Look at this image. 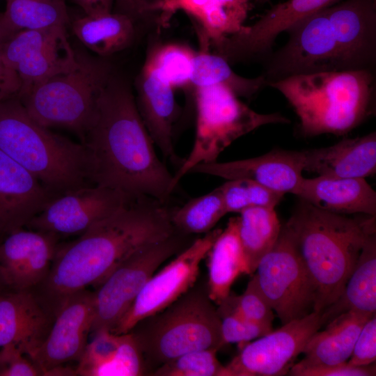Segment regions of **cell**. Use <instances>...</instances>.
Segmentation results:
<instances>
[{
    "label": "cell",
    "instance_id": "cell-1",
    "mask_svg": "<svg viewBox=\"0 0 376 376\" xmlns=\"http://www.w3.org/2000/svg\"><path fill=\"white\" fill-rule=\"evenodd\" d=\"M171 211L152 198L130 201L75 240L59 243L48 275L31 290L54 316L65 297L98 286L130 255L175 233Z\"/></svg>",
    "mask_w": 376,
    "mask_h": 376
},
{
    "label": "cell",
    "instance_id": "cell-2",
    "mask_svg": "<svg viewBox=\"0 0 376 376\" xmlns=\"http://www.w3.org/2000/svg\"><path fill=\"white\" fill-rule=\"evenodd\" d=\"M81 143L88 153L93 185L165 203L175 189L173 175L155 152L130 86L115 72L100 94Z\"/></svg>",
    "mask_w": 376,
    "mask_h": 376
},
{
    "label": "cell",
    "instance_id": "cell-3",
    "mask_svg": "<svg viewBox=\"0 0 376 376\" xmlns=\"http://www.w3.org/2000/svg\"><path fill=\"white\" fill-rule=\"evenodd\" d=\"M288 40L262 63L268 84L319 72L376 66V0H344L299 21Z\"/></svg>",
    "mask_w": 376,
    "mask_h": 376
},
{
    "label": "cell",
    "instance_id": "cell-4",
    "mask_svg": "<svg viewBox=\"0 0 376 376\" xmlns=\"http://www.w3.org/2000/svg\"><path fill=\"white\" fill-rule=\"evenodd\" d=\"M285 225L313 287V311L322 313L338 299L365 242L376 233L375 216L351 217L300 200Z\"/></svg>",
    "mask_w": 376,
    "mask_h": 376
},
{
    "label": "cell",
    "instance_id": "cell-5",
    "mask_svg": "<svg viewBox=\"0 0 376 376\" xmlns=\"http://www.w3.org/2000/svg\"><path fill=\"white\" fill-rule=\"evenodd\" d=\"M375 71L350 70L298 74L270 82L288 100L306 136L343 135L373 113Z\"/></svg>",
    "mask_w": 376,
    "mask_h": 376
},
{
    "label": "cell",
    "instance_id": "cell-6",
    "mask_svg": "<svg viewBox=\"0 0 376 376\" xmlns=\"http://www.w3.org/2000/svg\"><path fill=\"white\" fill-rule=\"evenodd\" d=\"M0 150L57 194L93 185L85 146L40 125L17 97L0 102Z\"/></svg>",
    "mask_w": 376,
    "mask_h": 376
},
{
    "label": "cell",
    "instance_id": "cell-7",
    "mask_svg": "<svg viewBox=\"0 0 376 376\" xmlns=\"http://www.w3.org/2000/svg\"><path fill=\"white\" fill-rule=\"evenodd\" d=\"M76 52L77 64L73 69L17 97L40 125L68 129L81 140L93 122L100 94L114 70L107 58Z\"/></svg>",
    "mask_w": 376,
    "mask_h": 376
},
{
    "label": "cell",
    "instance_id": "cell-8",
    "mask_svg": "<svg viewBox=\"0 0 376 376\" xmlns=\"http://www.w3.org/2000/svg\"><path fill=\"white\" fill-rule=\"evenodd\" d=\"M192 288L164 310L139 321L130 331L146 366L159 367L191 351L219 350L224 346L214 303L207 290Z\"/></svg>",
    "mask_w": 376,
    "mask_h": 376
},
{
    "label": "cell",
    "instance_id": "cell-9",
    "mask_svg": "<svg viewBox=\"0 0 376 376\" xmlns=\"http://www.w3.org/2000/svg\"><path fill=\"white\" fill-rule=\"evenodd\" d=\"M196 106L195 139L189 155L173 175L175 188L192 168L217 161L220 153L242 136L265 125L290 123L279 113L253 111L222 84L196 88Z\"/></svg>",
    "mask_w": 376,
    "mask_h": 376
},
{
    "label": "cell",
    "instance_id": "cell-10",
    "mask_svg": "<svg viewBox=\"0 0 376 376\" xmlns=\"http://www.w3.org/2000/svg\"><path fill=\"white\" fill-rule=\"evenodd\" d=\"M184 233L170 237L136 251L118 265L97 286L94 294V319L91 333L111 331L130 308L157 268L182 249Z\"/></svg>",
    "mask_w": 376,
    "mask_h": 376
},
{
    "label": "cell",
    "instance_id": "cell-11",
    "mask_svg": "<svg viewBox=\"0 0 376 376\" xmlns=\"http://www.w3.org/2000/svg\"><path fill=\"white\" fill-rule=\"evenodd\" d=\"M255 274L282 324L313 311V287L285 224L273 247L260 260Z\"/></svg>",
    "mask_w": 376,
    "mask_h": 376
},
{
    "label": "cell",
    "instance_id": "cell-12",
    "mask_svg": "<svg viewBox=\"0 0 376 376\" xmlns=\"http://www.w3.org/2000/svg\"><path fill=\"white\" fill-rule=\"evenodd\" d=\"M0 57L19 76L18 97L58 74L73 69L77 55L65 26L21 31L0 44Z\"/></svg>",
    "mask_w": 376,
    "mask_h": 376
},
{
    "label": "cell",
    "instance_id": "cell-13",
    "mask_svg": "<svg viewBox=\"0 0 376 376\" xmlns=\"http://www.w3.org/2000/svg\"><path fill=\"white\" fill-rule=\"evenodd\" d=\"M222 229H212L183 249L169 263L154 274L111 332H130L141 320L160 312L191 289L207 256Z\"/></svg>",
    "mask_w": 376,
    "mask_h": 376
},
{
    "label": "cell",
    "instance_id": "cell-14",
    "mask_svg": "<svg viewBox=\"0 0 376 376\" xmlns=\"http://www.w3.org/2000/svg\"><path fill=\"white\" fill-rule=\"evenodd\" d=\"M325 324L312 311L251 340L226 366L228 376H280L289 373L309 338Z\"/></svg>",
    "mask_w": 376,
    "mask_h": 376
},
{
    "label": "cell",
    "instance_id": "cell-15",
    "mask_svg": "<svg viewBox=\"0 0 376 376\" xmlns=\"http://www.w3.org/2000/svg\"><path fill=\"white\" fill-rule=\"evenodd\" d=\"M340 0H288L272 6L256 22L211 42L228 63H263L279 34L311 15Z\"/></svg>",
    "mask_w": 376,
    "mask_h": 376
},
{
    "label": "cell",
    "instance_id": "cell-16",
    "mask_svg": "<svg viewBox=\"0 0 376 376\" xmlns=\"http://www.w3.org/2000/svg\"><path fill=\"white\" fill-rule=\"evenodd\" d=\"M133 199L118 190L99 185L77 187L53 198L26 228L59 237L80 235Z\"/></svg>",
    "mask_w": 376,
    "mask_h": 376
},
{
    "label": "cell",
    "instance_id": "cell-17",
    "mask_svg": "<svg viewBox=\"0 0 376 376\" xmlns=\"http://www.w3.org/2000/svg\"><path fill=\"white\" fill-rule=\"evenodd\" d=\"M94 313V294L87 289L62 301L47 338L29 358L41 375L53 367L79 361L88 343Z\"/></svg>",
    "mask_w": 376,
    "mask_h": 376
},
{
    "label": "cell",
    "instance_id": "cell-18",
    "mask_svg": "<svg viewBox=\"0 0 376 376\" xmlns=\"http://www.w3.org/2000/svg\"><path fill=\"white\" fill-rule=\"evenodd\" d=\"M60 237L24 228L0 242V271L10 290H32L46 279Z\"/></svg>",
    "mask_w": 376,
    "mask_h": 376
},
{
    "label": "cell",
    "instance_id": "cell-19",
    "mask_svg": "<svg viewBox=\"0 0 376 376\" xmlns=\"http://www.w3.org/2000/svg\"><path fill=\"white\" fill-rule=\"evenodd\" d=\"M304 150H272L253 158L195 166L190 173L226 180L247 179L285 194H292L304 177Z\"/></svg>",
    "mask_w": 376,
    "mask_h": 376
},
{
    "label": "cell",
    "instance_id": "cell-20",
    "mask_svg": "<svg viewBox=\"0 0 376 376\" xmlns=\"http://www.w3.org/2000/svg\"><path fill=\"white\" fill-rule=\"evenodd\" d=\"M58 195L0 150V242L26 228Z\"/></svg>",
    "mask_w": 376,
    "mask_h": 376
},
{
    "label": "cell",
    "instance_id": "cell-21",
    "mask_svg": "<svg viewBox=\"0 0 376 376\" xmlns=\"http://www.w3.org/2000/svg\"><path fill=\"white\" fill-rule=\"evenodd\" d=\"M54 316L31 290L0 295V348L13 345L29 358L47 338Z\"/></svg>",
    "mask_w": 376,
    "mask_h": 376
},
{
    "label": "cell",
    "instance_id": "cell-22",
    "mask_svg": "<svg viewBox=\"0 0 376 376\" xmlns=\"http://www.w3.org/2000/svg\"><path fill=\"white\" fill-rule=\"evenodd\" d=\"M135 87L136 107L152 140L165 158L180 166L183 160L175 153L173 141L178 110L173 88L146 61Z\"/></svg>",
    "mask_w": 376,
    "mask_h": 376
},
{
    "label": "cell",
    "instance_id": "cell-23",
    "mask_svg": "<svg viewBox=\"0 0 376 376\" xmlns=\"http://www.w3.org/2000/svg\"><path fill=\"white\" fill-rule=\"evenodd\" d=\"M292 194L330 212L376 215V192L365 178L303 177Z\"/></svg>",
    "mask_w": 376,
    "mask_h": 376
},
{
    "label": "cell",
    "instance_id": "cell-24",
    "mask_svg": "<svg viewBox=\"0 0 376 376\" xmlns=\"http://www.w3.org/2000/svg\"><path fill=\"white\" fill-rule=\"evenodd\" d=\"M304 171L318 175L365 178L376 171V133L304 150Z\"/></svg>",
    "mask_w": 376,
    "mask_h": 376
},
{
    "label": "cell",
    "instance_id": "cell-25",
    "mask_svg": "<svg viewBox=\"0 0 376 376\" xmlns=\"http://www.w3.org/2000/svg\"><path fill=\"white\" fill-rule=\"evenodd\" d=\"M375 314L348 311L329 321L316 331L305 345L303 359L294 366L305 367L347 362L365 322Z\"/></svg>",
    "mask_w": 376,
    "mask_h": 376
},
{
    "label": "cell",
    "instance_id": "cell-26",
    "mask_svg": "<svg viewBox=\"0 0 376 376\" xmlns=\"http://www.w3.org/2000/svg\"><path fill=\"white\" fill-rule=\"evenodd\" d=\"M207 292L219 305L230 293L231 286L241 274H249L246 260L239 238L237 217H231L221 230L209 252Z\"/></svg>",
    "mask_w": 376,
    "mask_h": 376
},
{
    "label": "cell",
    "instance_id": "cell-27",
    "mask_svg": "<svg viewBox=\"0 0 376 376\" xmlns=\"http://www.w3.org/2000/svg\"><path fill=\"white\" fill-rule=\"evenodd\" d=\"M348 311L375 314L376 233L365 242L338 299L322 312L325 324Z\"/></svg>",
    "mask_w": 376,
    "mask_h": 376
},
{
    "label": "cell",
    "instance_id": "cell-28",
    "mask_svg": "<svg viewBox=\"0 0 376 376\" xmlns=\"http://www.w3.org/2000/svg\"><path fill=\"white\" fill-rule=\"evenodd\" d=\"M137 25L127 16L111 12L75 19L72 31L78 40L97 56L107 58L130 47Z\"/></svg>",
    "mask_w": 376,
    "mask_h": 376
},
{
    "label": "cell",
    "instance_id": "cell-29",
    "mask_svg": "<svg viewBox=\"0 0 376 376\" xmlns=\"http://www.w3.org/2000/svg\"><path fill=\"white\" fill-rule=\"evenodd\" d=\"M0 18V44L26 29L70 24L65 0H6Z\"/></svg>",
    "mask_w": 376,
    "mask_h": 376
},
{
    "label": "cell",
    "instance_id": "cell-30",
    "mask_svg": "<svg viewBox=\"0 0 376 376\" xmlns=\"http://www.w3.org/2000/svg\"><path fill=\"white\" fill-rule=\"evenodd\" d=\"M239 214L238 235L249 274H253L260 260L276 243L281 225L275 208L252 207Z\"/></svg>",
    "mask_w": 376,
    "mask_h": 376
},
{
    "label": "cell",
    "instance_id": "cell-31",
    "mask_svg": "<svg viewBox=\"0 0 376 376\" xmlns=\"http://www.w3.org/2000/svg\"><path fill=\"white\" fill-rule=\"evenodd\" d=\"M191 84L196 88L222 84L231 89L237 96L251 98L267 83L263 75L246 78L236 74L228 62L221 56L204 49L194 57Z\"/></svg>",
    "mask_w": 376,
    "mask_h": 376
},
{
    "label": "cell",
    "instance_id": "cell-32",
    "mask_svg": "<svg viewBox=\"0 0 376 376\" xmlns=\"http://www.w3.org/2000/svg\"><path fill=\"white\" fill-rule=\"evenodd\" d=\"M226 214L219 187L171 211L175 228L184 234L207 233Z\"/></svg>",
    "mask_w": 376,
    "mask_h": 376
},
{
    "label": "cell",
    "instance_id": "cell-33",
    "mask_svg": "<svg viewBox=\"0 0 376 376\" xmlns=\"http://www.w3.org/2000/svg\"><path fill=\"white\" fill-rule=\"evenodd\" d=\"M227 213H240L252 207H275L284 194L247 179H233L219 187Z\"/></svg>",
    "mask_w": 376,
    "mask_h": 376
},
{
    "label": "cell",
    "instance_id": "cell-34",
    "mask_svg": "<svg viewBox=\"0 0 376 376\" xmlns=\"http://www.w3.org/2000/svg\"><path fill=\"white\" fill-rule=\"evenodd\" d=\"M196 52L180 44L159 47L146 59L172 87L191 84Z\"/></svg>",
    "mask_w": 376,
    "mask_h": 376
},
{
    "label": "cell",
    "instance_id": "cell-35",
    "mask_svg": "<svg viewBox=\"0 0 376 376\" xmlns=\"http://www.w3.org/2000/svg\"><path fill=\"white\" fill-rule=\"evenodd\" d=\"M214 348L191 351L162 364L156 376H228L225 366L217 359Z\"/></svg>",
    "mask_w": 376,
    "mask_h": 376
},
{
    "label": "cell",
    "instance_id": "cell-36",
    "mask_svg": "<svg viewBox=\"0 0 376 376\" xmlns=\"http://www.w3.org/2000/svg\"><path fill=\"white\" fill-rule=\"evenodd\" d=\"M217 306L224 345L237 343L242 347L273 330L272 326L254 322L242 316L228 297Z\"/></svg>",
    "mask_w": 376,
    "mask_h": 376
},
{
    "label": "cell",
    "instance_id": "cell-37",
    "mask_svg": "<svg viewBox=\"0 0 376 376\" xmlns=\"http://www.w3.org/2000/svg\"><path fill=\"white\" fill-rule=\"evenodd\" d=\"M146 365L132 334H121L113 357L95 369L92 376H139L145 374Z\"/></svg>",
    "mask_w": 376,
    "mask_h": 376
},
{
    "label": "cell",
    "instance_id": "cell-38",
    "mask_svg": "<svg viewBox=\"0 0 376 376\" xmlns=\"http://www.w3.org/2000/svg\"><path fill=\"white\" fill-rule=\"evenodd\" d=\"M235 310L254 322L272 326L274 311L262 292L254 274L244 292L227 297Z\"/></svg>",
    "mask_w": 376,
    "mask_h": 376
},
{
    "label": "cell",
    "instance_id": "cell-39",
    "mask_svg": "<svg viewBox=\"0 0 376 376\" xmlns=\"http://www.w3.org/2000/svg\"><path fill=\"white\" fill-rule=\"evenodd\" d=\"M93 334V340L87 343L77 361L75 368L77 375L92 376L95 369L113 357L121 339V334H114L109 330H100Z\"/></svg>",
    "mask_w": 376,
    "mask_h": 376
},
{
    "label": "cell",
    "instance_id": "cell-40",
    "mask_svg": "<svg viewBox=\"0 0 376 376\" xmlns=\"http://www.w3.org/2000/svg\"><path fill=\"white\" fill-rule=\"evenodd\" d=\"M163 0H115L113 11L129 17L136 25L163 17Z\"/></svg>",
    "mask_w": 376,
    "mask_h": 376
},
{
    "label": "cell",
    "instance_id": "cell-41",
    "mask_svg": "<svg viewBox=\"0 0 376 376\" xmlns=\"http://www.w3.org/2000/svg\"><path fill=\"white\" fill-rule=\"evenodd\" d=\"M375 365L353 366L347 362L332 365H316L305 367L292 366L288 374L292 376H373Z\"/></svg>",
    "mask_w": 376,
    "mask_h": 376
},
{
    "label": "cell",
    "instance_id": "cell-42",
    "mask_svg": "<svg viewBox=\"0 0 376 376\" xmlns=\"http://www.w3.org/2000/svg\"><path fill=\"white\" fill-rule=\"evenodd\" d=\"M376 360V318L370 317L362 327L354 343L347 363L353 366H368Z\"/></svg>",
    "mask_w": 376,
    "mask_h": 376
},
{
    "label": "cell",
    "instance_id": "cell-43",
    "mask_svg": "<svg viewBox=\"0 0 376 376\" xmlns=\"http://www.w3.org/2000/svg\"><path fill=\"white\" fill-rule=\"evenodd\" d=\"M16 346L0 348V376H38L40 371Z\"/></svg>",
    "mask_w": 376,
    "mask_h": 376
},
{
    "label": "cell",
    "instance_id": "cell-44",
    "mask_svg": "<svg viewBox=\"0 0 376 376\" xmlns=\"http://www.w3.org/2000/svg\"><path fill=\"white\" fill-rule=\"evenodd\" d=\"M21 81L17 72L0 57V102L17 97Z\"/></svg>",
    "mask_w": 376,
    "mask_h": 376
},
{
    "label": "cell",
    "instance_id": "cell-45",
    "mask_svg": "<svg viewBox=\"0 0 376 376\" xmlns=\"http://www.w3.org/2000/svg\"><path fill=\"white\" fill-rule=\"evenodd\" d=\"M86 15L95 16L113 12L115 0H72Z\"/></svg>",
    "mask_w": 376,
    "mask_h": 376
},
{
    "label": "cell",
    "instance_id": "cell-46",
    "mask_svg": "<svg viewBox=\"0 0 376 376\" xmlns=\"http://www.w3.org/2000/svg\"><path fill=\"white\" fill-rule=\"evenodd\" d=\"M47 376H75L77 375L76 368L73 369L64 364L53 367L44 373Z\"/></svg>",
    "mask_w": 376,
    "mask_h": 376
},
{
    "label": "cell",
    "instance_id": "cell-47",
    "mask_svg": "<svg viewBox=\"0 0 376 376\" xmlns=\"http://www.w3.org/2000/svg\"><path fill=\"white\" fill-rule=\"evenodd\" d=\"M8 290H10L8 288V286L6 285V283H5V281L3 278V276L1 273V271H0V295L8 291Z\"/></svg>",
    "mask_w": 376,
    "mask_h": 376
},
{
    "label": "cell",
    "instance_id": "cell-48",
    "mask_svg": "<svg viewBox=\"0 0 376 376\" xmlns=\"http://www.w3.org/2000/svg\"><path fill=\"white\" fill-rule=\"evenodd\" d=\"M248 1V0H247ZM255 1H265L267 0H255Z\"/></svg>",
    "mask_w": 376,
    "mask_h": 376
},
{
    "label": "cell",
    "instance_id": "cell-49",
    "mask_svg": "<svg viewBox=\"0 0 376 376\" xmlns=\"http://www.w3.org/2000/svg\"><path fill=\"white\" fill-rule=\"evenodd\" d=\"M1 15H2V13L0 12V18H1Z\"/></svg>",
    "mask_w": 376,
    "mask_h": 376
}]
</instances>
